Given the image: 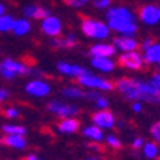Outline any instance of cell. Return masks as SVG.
Returning <instances> with one entry per match:
<instances>
[{"instance_id": "1", "label": "cell", "mask_w": 160, "mask_h": 160, "mask_svg": "<svg viewBox=\"0 0 160 160\" xmlns=\"http://www.w3.org/2000/svg\"><path fill=\"white\" fill-rule=\"evenodd\" d=\"M114 87L127 100L160 102V91L154 89L149 82H143L133 78H121L120 81H117Z\"/></svg>"}, {"instance_id": "2", "label": "cell", "mask_w": 160, "mask_h": 160, "mask_svg": "<svg viewBox=\"0 0 160 160\" xmlns=\"http://www.w3.org/2000/svg\"><path fill=\"white\" fill-rule=\"evenodd\" d=\"M107 26L110 29L124 35H134L137 32V25L133 13L126 8H114L107 12Z\"/></svg>"}, {"instance_id": "3", "label": "cell", "mask_w": 160, "mask_h": 160, "mask_svg": "<svg viewBox=\"0 0 160 160\" xmlns=\"http://www.w3.org/2000/svg\"><path fill=\"white\" fill-rule=\"evenodd\" d=\"M81 29L88 38H95V39H104L110 35V28L105 23L91 18H82Z\"/></svg>"}, {"instance_id": "4", "label": "cell", "mask_w": 160, "mask_h": 160, "mask_svg": "<svg viewBox=\"0 0 160 160\" xmlns=\"http://www.w3.org/2000/svg\"><path fill=\"white\" fill-rule=\"evenodd\" d=\"M78 82L84 87H88V88H97V89H104V91H110V89L114 88V84L110 82L108 79L100 78V77H95V75L84 74L81 77H78Z\"/></svg>"}, {"instance_id": "5", "label": "cell", "mask_w": 160, "mask_h": 160, "mask_svg": "<svg viewBox=\"0 0 160 160\" xmlns=\"http://www.w3.org/2000/svg\"><path fill=\"white\" fill-rule=\"evenodd\" d=\"M48 111H51L52 114L55 116H59L67 118L69 116H75L78 114L79 108L77 105H69V104H65V102H58V101H51L48 104Z\"/></svg>"}, {"instance_id": "6", "label": "cell", "mask_w": 160, "mask_h": 160, "mask_svg": "<svg viewBox=\"0 0 160 160\" xmlns=\"http://www.w3.org/2000/svg\"><path fill=\"white\" fill-rule=\"evenodd\" d=\"M118 65L126 68V69H142L143 68V58L140 56V53L134 52H126L118 58Z\"/></svg>"}, {"instance_id": "7", "label": "cell", "mask_w": 160, "mask_h": 160, "mask_svg": "<svg viewBox=\"0 0 160 160\" xmlns=\"http://www.w3.org/2000/svg\"><path fill=\"white\" fill-rule=\"evenodd\" d=\"M61 30H62V23L58 18L53 16H48L46 19H43L42 23V32L48 36H59Z\"/></svg>"}, {"instance_id": "8", "label": "cell", "mask_w": 160, "mask_h": 160, "mask_svg": "<svg viewBox=\"0 0 160 160\" xmlns=\"http://www.w3.org/2000/svg\"><path fill=\"white\" fill-rule=\"evenodd\" d=\"M92 121L94 124L100 128H111L116 123L114 116H112L111 111H107V110H101V111L94 112L92 116Z\"/></svg>"}, {"instance_id": "9", "label": "cell", "mask_w": 160, "mask_h": 160, "mask_svg": "<svg viewBox=\"0 0 160 160\" xmlns=\"http://www.w3.org/2000/svg\"><path fill=\"white\" fill-rule=\"evenodd\" d=\"M138 16L146 25H156L159 20V10L153 4H144L138 10Z\"/></svg>"}, {"instance_id": "10", "label": "cell", "mask_w": 160, "mask_h": 160, "mask_svg": "<svg viewBox=\"0 0 160 160\" xmlns=\"http://www.w3.org/2000/svg\"><path fill=\"white\" fill-rule=\"evenodd\" d=\"M51 88H49L48 84H45L41 79H35V81H30L26 85V92L30 95H36V97H43V95H48Z\"/></svg>"}, {"instance_id": "11", "label": "cell", "mask_w": 160, "mask_h": 160, "mask_svg": "<svg viewBox=\"0 0 160 160\" xmlns=\"http://www.w3.org/2000/svg\"><path fill=\"white\" fill-rule=\"evenodd\" d=\"M114 53H116V48L112 45H107V43L94 45L92 48L89 49V55L92 58H110Z\"/></svg>"}, {"instance_id": "12", "label": "cell", "mask_w": 160, "mask_h": 160, "mask_svg": "<svg viewBox=\"0 0 160 160\" xmlns=\"http://www.w3.org/2000/svg\"><path fill=\"white\" fill-rule=\"evenodd\" d=\"M56 68L62 74L69 75V77H75V78H78V77H81L84 74H88V71L85 68L78 67V65H71V63H67V62H59L56 65Z\"/></svg>"}, {"instance_id": "13", "label": "cell", "mask_w": 160, "mask_h": 160, "mask_svg": "<svg viewBox=\"0 0 160 160\" xmlns=\"http://www.w3.org/2000/svg\"><path fill=\"white\" fill-rule=\"evenodd\" d=\"M0 67L3 69H8V71L13 72L15 75L18 74H29V68L23 63H19L16 61H12V59H4L3 62L0 63Z\"/></svg>"}, {"instance_id": "14", "label": "cell", "mask_w": 160, "mask_h": 160, "mask_svg": "<svg viewBox=\"0 0 160 160\" xmlns=\"http://www.w3.org/2000/svg\"><path fill=\"white\" fill-rule=\"evenodd\" d=\"M114 45H116L118 49L124 51V52H131V51H136L138 48V43L134 39L128 36H121V38H116L114 39Z\"/></svg>"}, {"instance_id": "15", "label": "cell", "mask_w": 160, "mask_h": 160, "mask_svg": "<svg viewBox=\"0 0 160 160\" xmlns=\"http://www.w3.org/2000/svg\"><path fill=\"white\" fill-rule=\"evenodd\" d=\"M2 143L8 147H13V149H25L26 147V140L23 138V136H12L8 134L2 138Z\"/></svg>"}, {"instance_id": "16", "label": "cell", "mask_w": 160, "mask_h": 160, "mask_svg": "<svg viewBox=\"0 0 160 160\" xmlns=\"http://www.w3.org/2000/svg\"><path fill=\"white\" fill-rule=\"evenodd\" d=\"M78 128L79 121L77 118H71V117H67V118L61 120L58 123V130L62 131V133H75Z\"/></svg>"}, {"instance_id": "17", "label": "cell", "mask_w": 160, "mask_h": 160, "mask_svg": "<svg viewBox=\"0 0 160 160\" xmlns=\"http://www.w3.org/2000/svg\"><path fill=\"white\" fill-rule=\"evenodd\" d=\"M23 12H25V15L30 19H42V20H43V19H46L49 16V10H46V9H43V8H39V6H35V4L26 6Z\"/></svg>"}, {"instance_id": "18", "label": "cell", "mask_w": 160, "mask_h": 160, "mask_svg": "<svg viewBox=\"0 0 160 160\" xmlns=\"http://www.w3.org/2000/svg\"><path fill=\"white\" fill-rule=\"evenodd\" d=\"M144 61L146 63H160V45L153 43L149 49H146Z\"/></svg>"}, {"instance_id": "19", "label": "cell", "mask_w": 160, "mask_h": 160, "mask_svg": "<svg viewBox=\"0 0 160 160\" xmlns=\"http://www.w3.org/2000/svg\"><path fill=\"white\" fill-rule=\"evenodd\" d=\"M52 46L55 48H65V49H69V48H74L77 45V39H75L74 35H68L67 38H58L55 41H52Z\"/></svg>"}, {"instance_id": "20", "label": "cell", "mask_w": 160, "mask_h": 160, "mask_svg": "<svg viewBox=\"0 0 160 160\" xmlns=\"http://www.w3.org/2000/svg\"><path fill=\"white\" fill-rule=\"evenodd\" d=\"M92 67H95L100 71L110 72L114 68V62L110 58H92Z\"/></svg>"}, {"instance_id": "21", "label": "cell", "mask_w": 160, "mask_h": 160, "mask_svg": "<svg viewBox=\"0 0 160 160\" xmlns=\"http://www.w3.org/2000/svg\"><path fill=\"white\" fill-rule=\"evenodd\" d=\"M12 30H13V32H15L18 36L26 35L28 32L30 30V23L28 22V20H25V19H19V20H15Z\"/></svg>"}, {"instance_id": "22", "label": "cell", "mask_w": 160, "mask_h": 160, "mask_svg": "<svg viewBox=\"0 0 160 160\" xmlns=\"http://www.w3.org/2000/svg\"><path fill=\"white\" fill-rule=\"evenodd\" d=\"M82 133H84V136H85V137L91 138V140H94V142H101V140L104 138L101 128H100V127H97V126L87 127V128L82 131Z\"/></svg>"}, {"instance_id": "23", "label": "cell", "mask_w": 160, "mask_h": 160, "mask_svg": "<svg viewBox=\"0 0 160 160\" xmlns=\"http://www.w3.org/2000/svg\"><path fill=\"white\" fill-rule=\"evenodd\" d=\"M13 23H15L13 18H10V16H8V15H2L0 16V32H8V30H12Z\"/></svg>"}, {"instance_id": "24", "label": "cell", "mask_w": 160, "mask_h": 160, "mask_svg": "<svg viewBox=\"0 0 160 160\" xmlns=\"http://www.w3.org/2000/svg\"><path fill=\"white\" fill-rule=\"evenodd\" d=\"M3 131L6 134H12V136H23L26 133V130L22 126H12V124L3 126Z\"/></svg>"}, {"instance_id": "25", "label": "cell", "mask_w": 160, "mask_h": 160, "mask_svg": "<svg viewBox=\"0 0 160 160\" xmlns=\"http://www.w3.org/2000/svg\"><path fill=\"white\" fill-rule=\"evenodd\" d=\"M62 94H63V95H67V97H71V98H82V97H85V92H82L81 89H78V88H72V87L63 88L62 89Z\"/></svg>"}, {"instance_id": "26", "label": "cell", "mask_w": 160, "mask_h": 160, "mask_svg": "<svg viewBox=\"0 0 160 160\" xmlns=\"http://www.w3.org/2000/svg\"><path fill=\"white\" fill-rule=\"evenodd\" d=\"M157 144L156 143H147V144H144V149H143V152H144V156L149 157V159H153V157H156L157 154Z\"/></svg>"}, {"instance_id": "27", "label": "cell", "mask_w": 160, "mask_h": 160, "mask_svg": "<svg viewBox=\"0 0 160 160\" xmlns=\"http://www.w3.org/2000/svg\"><path fill=\"white\" fill-rule=\"evenodd\" d=\"M150 133H152V136L154 137L156 142H160V121L153 124L152 128H150Z\"/></svg>"}, {"instance_id": "28", "label": "cell", "mask_w": 160, "mask_h": 160, "mask_svg": "<svg viewBox=\"0 0 160 160\" xmlns=\"http://www.w3.org/2000/svg\"><path fill=\"white\" fill-rule=\"evenodd\" d=\"M149 84H150V85H152L154 89L160 91V72H156V74H153V77H152V79H150Z\"/></svg>"}, {"instance_id": "29", "label": "cell", "mask_w": 160, "mask_h": 160, "mask_svg": "<svg viewBox=\"0 0 160 160\" xmlns=\"http://www.w3.org/2000/svg\"><path fill=\"white\" fill-rule=\"evenodd\" d=\"M107 143L111 146L112 149H120V147H121L120 140L117 137H114V136H108V137H107Z\"/></svg>"}, {"instance_id": "30", "label": "cell", "mask_w": 160, "mask_h": 160, "mask_svg": "<svg viewBox=\"0 0 160 160\" xmlns=\"http://www.w3.org/2000/svg\"><path fill=\"white\" fill-rule=\"evenodd\" d=\"M68 6H72V8H81L88 2V0H63Z\"/></svg>"}, {"instance_id": "31", "label": "cell", "mask_w": 160, "mask_h": 160, "mask_svg": "<svg viewBox=\"0 0 160 160\" xmlns=\"http://www.w3.org/2000/svg\"><path fill=\"white\" fill-rule=\"evenodd\" d=\"M111 0H94V6L97 9H105L110 6Z\"/></svg>"}, {"instance_id": "32", "label": "cell", "mask_w": 160, "mask_h": 160, "mask_svg": "<svg viewBox=\"0 0 160 160\" xmlns=\"http://www.w3.org/2000/svg\"><path fill=\"white\" fill-rule=\"evenodd\" d=\"M3 114L6 117H9V118H16V117H19V111L16 108H6L3 111Z\"/></svg>"}, {"instance_id": "33", "label": "cell", "mask_w": 160, "mask_h": 160, "mask_svg": "<svg viewBox=\"0 0 160 160\" xmlns=\"http://www.w3.org/2000/svg\"><path fill=\"white\" fill-rule=\"evenodd\" d=\"M95 104H97L100 108L105 110V108H107V105H108V101L105 100V98H102V97H98L97 100H95Z\"/></svg>"}, {"instance_id": "34", "label": "cell", "mask_w": 160, "mask_h": 160, "mask_svg": "<svg viewBox=\"0 0 160 160\" xmlns=\"http://www.w3.org/2000/svg\"><path fill=\"white\" fill-rule=\"evenodd\" d=\"M0 74L3 75L4 78H8V79H12V78H15V77H16V75L13 74V72L8 71V69H3V68H2V71H0Z\"/></svg>"}, {"instance_id": "35", "label": "cell", "mask_w": 160, "mask_h": 160, "mask_svg": "<svg viewBox=\"0 0 160 160\" xmlns=\"http://www.w3.org/2000/svg\"><path fill=\"white\" fill-rule=\"evenodd\" d=\"M8 97H9V92H8V91H6V89H2V88H0V102H2V101H4Z\"/></svg>"}, {"instance_id": "36", "label": "cell", "mask_w": 160, "mask_h": 160, "mask_svg": "<svg viewBox=\"0 0 160 160\" xmlns=\"http://www.w3.org/2000/svg\"><path fill=\"white\" fill-rule=\"evenodd\" d=\"M153 43H154V42H153L152 39H147V41H144V42H143V43H142V48H143V49H144V51H146V49H149V48H150V46H152Z\"/></svg>"}, {"instance_id": "37", "label": "cell", "mask_w": 160, "mask_h": 160, "mask_svg": "<svg viewBox=\"0 0 160 160\" xmlns=\"http://www.w3.org/2000/svg\"><path fill=\"white\" fill-rule=\"evenodd\" d=\"M142 144H143V138H136L133 142V149H138Z\"/></svg>"}, {"instance_id": "38", "label": "cell", "mask_w": 160, "mask_h": 160, "mask_svg": "<svg viewBox=\"0 0 160 160\" xmlns=\"http://www.w3.org/2000/svg\"><path fill=\"white\" fill-rule=\"evenodd\" d=\"M133 110H134V111H142V104L136 102V104L133 105Z\"/></svg>"}, {"instance_id": "39", "label": "cell", "mask_w": 160, "mask_h": 160, "mask_svg": "<svg viewBox=\"0 0 160 160\" xmlns=\"http://www.w3.org/2000/svg\"><path fill=\"white\" fill-rule=\"evenodd\" d=\"M23 160H39V159H38L36 156H33V154H29V156H26Z\"/></svg>"}, {"instance_id": "40", "label": "cell", "mask_w": 160, "mask_h": 160, "mask_svg": "<svg viewBox=\"0 0 160 160\" xmlns=\"http://www.w3.org/2000/svg\"><path fill=\"white\" fill-rule=\"evenodd\" d=\"M4 10H6V8H4V6H3L2 3H0V16L4 15Z\"/></svg>"}, {"instance_id": "41", "label": "cell", "mask_w": 160, "mask_h": 160, "mask_svg": "<svg viewBox=\"0 0 160 160\" xmlns=\"http://www.w3.org/2000/svg\"><path fill=\"white\" fill-rule=\"evenodd\" d=\"M157 10H159V19H160V9H157Z\"/></svg>"}, {"instance_id": "42", "label": "cell", "mask_w": 160, "mask_h": 160, "mask_svg": "<svg viewBox=\"0 0 160 160\" xmlns=\"http://www.w3.org/2000/svg\"><path fill=\"white\" fill-rule=\"evenodd\" d=\"M87 160H97V159H87Z\"/></svg>"}, {"instance_id": "43", "label": "cell", "mask_w": 160, "mask_h": 160, "mask_svg": "<svg viewBox=\"0 0 160 160\" xmlns=\"http://www.w3.org/2000/svg\"><path fill=\"white\" fill-rule=\"evenodd\" d=\"M0 71H2V67H0Z\"/></svg>"}, {"instance_id": "44", "label": "cell", "mask_w": 160, "mask_h": 160, "mask_svg": "<svg viewBox=\"0 0 160 160\" xmlns=\"http://www.w3.org/2000/svg\"><path fill=\"white\" fill-rule=\"evenodd\" d=\"M159 160H160V157H159Z\"/></svg>"}]
</instances>
